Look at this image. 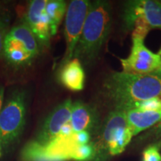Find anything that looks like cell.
<instances>
[{
	"label": "cell",
	"instance_id": "1",
	"mask_svg": "<svg viewBox=\"0 0 161 161\" xmlns=\"http://www.w3.org/2000/svg\"><path fill=\"white\" fill-rule=\"evenodd\" d=\"M102 92L114 109L126 111L136 102L161 95V70L148 74L111 72L102 83Z\"/></svg>",
	"mask_w": 161,
	"mask_h": 161
},
{
	"label": "cell",
	"instance_id": "2",
	"mask_svg": "<svg viewBox=\"0 0 161 161\" xmlns=\"http://www.w3.org/2000/svg\"><path fill=\"white\" fill-rule=\"evenodd\" d=\"M111 8L106 1L90 3L89 11L73 58L81 64L91 66L97 60L111 30Z\"/></svg>",
	"mask_w": 161,
	"mask_h": 161
},
{
	"label": "cell",
	"instance_id": "3",
	"mask_svg": "<svg viewBox=\"0 0 161 161\" xmlns=\"http://www.w3.org/2000/svg\"><path fill=\"white\" fill-rule=\"evenodd\" d=\"M41 48L25 22L10 29L4 41L3 56L15 69L29 67L39 57Z\"/></svg>",
	"mask_w": 161,
	"mask_h": 161
},
{
	"label": "cell",
	"instance_id": "4",
	"mask_svg": "<svg viewBox=\"0 0 161 161\" xmlns=\"http://www.w3.org/2000/svg\"><path fill=\"white\" fill-rule=\"evenodd\" d=\"M27 96L23 89L15 90L9 95L0 112V144L9 148L17 142L26 123Z\"/></svg>",
	"mask_w": 161,
	"mask_h": 161
},
{
	"label": "cell",
	"instance_id": "5",
	"mask_svg": "<svg viewBox=\"0 0 161 161\" xmlns=\"http://www.w3.org/2000/svg\"><path fill=\"white\" fill-rule=\"evenodd\" d=\"M123 19L126 28L133 29L132 35L146 38L152 29L161 30V2L138 0L127 3Z\"/></svg>",
	"mask_w": 161,
	"mask_h": 161
},
{
	"label": "cell",
	"instance_id": "6",
	"mask_svg": "<svg viewBox=\"0 0 161 161\" xmlns=\"http://www.w3.org/2000/svg\"><path fill=\"white\" fill-rule=\"evenodd\" d=\"M90 5V2L87 0H73L67 6L64 25L66 50L59 64V68L73 58L74 52L79 41L86 15L89 11Z\"/></svg>",
	"mask_w": 161,
	"mask_h": 161
},
{
	"label": "cell",
	"instance_id": "7",
	"mask_svg": "<svg viewBox=\"0 0 161 161\" xmlns=\"http://www.w3.org/2000/svg\"><path fill=\"white\" fill-rule=\"evenodd\" d=\"M145 38L132 35L130 55L119 58L122 71L133 74H148L161 70V48L154 52L146 47Z\"/></svg>",
	"mask_w": 161,
	"mask_h": 161
},
{
	"label": "cell",
	"instance_id": "8",
	"mask_svg": "<svg viewBox=\"0 0 161 161\" xmlns=\"http://www.w3.org/2000/svg\"><path fill=\"white\" fill-rule=\"evenodd\" d=\"M46 3V0L30 1L24 19V22L31 29L40 48L43 49L50 47L52 37L49 19L45 9Z\"/></svg>",
	"mask_w": 161,
	"mask_h": 161
},
{
	"label": "cell",
	"instance_id": "9",
	"mask_svg": "<svg viewBox=\"0 0 161 161\" xmlns=\"http://www.w3.org/2000/svg\"><path fill=\"white\" fill-rule=\"evenodd\" d=\"M72 106V102L69 98L55 107L44 121L37 136V142L46 145L58 136L62 128L69 122Z\"/></svg>",
	"mask_w": 161,
	"mask_h": 161
},
{
	"label": "cell",
	"instance_id": "10",
	"mask_svg": "<svg viewBox=\"0 0 161 161\" xmlns=\"http://www.w3.org/2000/svg\"><path fill=\"white\" fill-rule=\"evenodd\" d=\"M98 113L95 106L81 102L72 103L69 123L73 132H89L98 123Z\"/></svg>",
	"mask_w": 161,
	"mask_h": 161
},
{
	"label": "cell",
	"instance_id": "11",
	"mask_svg": "<svg viewBox=\"0 0 161 161\" xmlns=\"http://www.w3.org/2000/svg\"><path fill=\"white\" fill-rule=\"evenodd\" d=\"M58 72V80L66 88L75 92L84 89L85 74L79 60L72 58L60 67Z\"/></svg>",
	"mask_w": 161,
	"mask_h": 161
},
{
	"label": "cell",
	"instance_id": "12",
	"mask_svg": "<svg viewBox=\"0 0 161 161\" xmlns=\"http://www.w3.org/2000/svg\"><path fill=\"white\" fill-rule=\"evenodd\" d=\"M125 116L128 125L131 130L133 136L154 126L161 119V110H142L130 109L126 110Z\"/></svg>",
	"mask_w": 161,
	"mask_h": 161
},
{
	"label": "cell",
	"instance_id": "13",
	"mask_svg": "<svg viewBox=\"0 0 161 161\" xmlns=\"http://www.w3.org/2000/svg\"><path fill=\"white\" fill-rule=\"evenodd\" d=\"M45 9L49 19L51 35H55L58 26L66 13L67 4L63 0H49L46 3Z\"/></svg>",
	"mask_w": 161,
	"mask_h": 161
},
{
	"label": "cell",
	"instance_id": "14",
	"mask_svg": "<svg viewBox=\"0 0 161 161\" xmlns=\"http://www.w3.org/2000/svg\"><path fill=\"white\" fill-rule=\"evenodd\" d=\"M21 159L23 161H53L48 156L45 146L37 140L31 141L24 147Z\"/></svg>",
	"mask_w": 161,
	"mask_h": 161
},
{
	"label": "cell",
	"instance_id": "15",
	"mask_svg": "<svg viewBox=\"0 0 161 161\" xmlns=\"http://www.w3.org/2000/svg\"><path fill=\"white\" fill-rule=\"evenodd\" d=\"M11 14L6 8L0 7V56L3 55V50L5 37L10 30Z\"/></svg>",
	"mask_w": 161,
	"mask_h": 161
},
{
	"label": "cell",
	"instance_id": "16",
	"mask_svg": "<svg viewBox=\"0 0 161 161\" xmlns=\"http://www.w3.org/2000/svg\"><path fill=\"white\" fill-rule=\"evenodd\" d=\"M93 154V148L92 145L86 144L78 146L73 153L72 160L84 161L91 158Z\"/></svg>",
	"mask_w": 161,
	"mask_h": 161
},
{
	"label": "cell",
	"instance_id": "17",
	"mask_svg": "<svg viewBox=\"0 0 161 161\" xmlns=\"http://www.w3.org/2000/svg\"><path fill=\"white\" fill-rule=\"evenodd\" d=\"M142 161H161V154L158 145H152L143 152Z\"/></svg>",
	"mask_w": 161,
	"mask_h": 161
},
{
	"label": "cell",
	"instance_id": "18",
	"mask_svg": "<svg viewBox=\"0 0 161 161\" xmlns=\"http://www.w3.org/2000/svg\"><path fill=\"white\" fill-rule=\"evenodd\" d=\"M75 133V137L76 142L78 145L82 146V145L88 144L90 140V134L87 131H80L78 133Z\"/></svg>",
	"mask_w": 161,
	"mask_h": 161
},
{
	"label": "cell",
	"instance_id": "19",
	"mask_svg": "<svg viewBox=\"0 0 161 161\" xmlns=\"http://www.w3.org/2000/svg\"><path fill=\"white\" fill-rule=\"evenodd\" d=\"M147 136H151L156 140H160L161 142V119L158 123L152 127V130L147 134Z\"/></svg>",
	"mask_w": 161,
	"mask_h": 161
},
{
	"label": "cell",
	"instance_id": "20",
	"mask_svg": "<svg viewBox=\"0 0 161 161\" xmlns=\"http://www.w3.org/2000/svg\"><path fill=\"white\" fill-rule=\"evenodd\" d=\"M4 94H5V88H4V86L0 85V112H1L2 108L3 107Z\"/></svg>",
	"mask_w": 161,
	"mask_h": 161
},
{
	"label": "cell",
	"instance_id": "21",
	"mask_svg": "<svg viewBox=\"0 0 161 161\" xmlns=\"http://www.w3.org/2000/svg\"><path fill=\"white\" fill-rule=\"evenodd\" d=\"M1 148H2V146H1V144H0V158H1V155H2V151H1Z\"/></svg>",
	"mask_w": 161,
	"mask_h": 161
},
{
	"label": "cell",
	"instance_id": "22",
	"mask_svg": "<svg viewBox=\"0 0 161 161\" xmlns=\"http://www.w3.org/2000/svg\"><path fill=\"white\" fill-rule=\"evenodd\" d=\"M158 98H160V100L161 101V95H160V96H158Z\"/></svg>",
	"mask_w": 161,
	"mask_h": 161
},
{
	"label": "cell",
	"instance_id": "23",
	"mask_svg": "<svg viewBox=\"0 0 161 161\" xmlns=\"http://www.w3.org/2000/svg\"><path fill=\"white\" fill-rule=\"evenodd\" d=\"M0 5H1V3H0Z\"/></svg>",
	"mask_w": 161,
	"mask_h": 161
}]
</instances>
